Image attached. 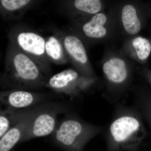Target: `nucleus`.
Listing matches in <instances>:
<instances>
[{
	"instance_id": "nucleus-1",
	"label": "nucleus",
	"mask_w": 151,
	"mask_h": 151,
	"mask_svg": "<svg viewBox=\"0 0 151 151\" xmlns=\"http://www.w3.org/2000/svg\"><path fill=\"white\" fill-rule=\"evenodd\" d=\"M144 122L134 106L116 104L112 120L103 132L105 151H140L149 134Z\"/></svg>"
},
{
	"instance_id": "nucleus-2",
	"label": "nucleus",
	"mask_w": 151,
	"mask_h": 151,
	"mask_svg": "<svg viewBox=\"0 0 151 151\" xmlns=\"http://www.w3.org/2000/svg\"><path fill=\"white\" fill-rule=\"evenodd\" d=\"M103 126L89 125L78 119L63 122L56 133L57 140L71 151H82L86 143L104 132Z\"/></svg>"
},
{
	"instance_id": "nucleus-3",
	"label": "nucleus",
	"mask_w": 151,
	"mask_h": 151,
	"mask_svg": "<svg viewBox=\"0 0 151 151\" xmlns=\"http://www.w3.org/2000/svg\"><path fill=\"white\" fill-rule=\"evenodd\" d=\"M13 63L17 74L23 80L33 81L38 76L39 71L36 65L23 53L16 55L14 58Z\"/></svg>"
},
{
	"instance_id": "nucleus-4",
	"label": "nucleus",
	"mask_w": 151,
	"mask_h": 151,
	"mask_svg": "<svg viewBox=\"0 0 151 151\" xmlns=\"http://www.w3.org/2000/svg\"><path fill=\"white\" fill-rule=\"evenodd\" d=\"M19 46L25 51L35 55L43 54L45 51V41L42 37L33 32H22L18 36Z\"/></svg>"
},
{
	"instance_id": "nucleus-5",
	"label": "nucleus",
	"mask_w": 151,
	"mask_h": 151,
	"mask_svg": "<svg viewBox=\"0 0 151 151\" xmlns=\"http://www.w3.org/2000/svg\"><path fill=\"white\" fill-rule=\"evenodd\" d=\"M133 106L140 112L148 125L151 134V90L142 88L135 92Z\"/></svg>"
},
{
	"instance_id": "nucleus-6",
	"label": "nucleus",
	"mask_w": 151,
	"mask_h": 151,
	"mask_svg": "<svg viewBox=\"0 0 151 151\" xmlns=\"http://www.w3.org/2000/svg\"><path fill=\"white\" fill-rule=\"evenodd\" d=\"M106 15L98 13L83 25L82 29L86 36L92 38H102L105 36L107 31L105 27L107 22Z\"/></svg>"
},
{
	"instance_id": "nucleus-7",
	"label": "nucleus",
	"mask_w": 151,
	"mask_h": 151,
	"mask_svg": "<svg viewBox=\"0 0 151 151\" xmlns=\"http://www.w3.org/2000/svg\"><path fill=\"white\" fill-rule=\"evenodd\" d=\"M122 19L125 30L129 34L134 35L140 31L142 24L134 6L126 5L123 8Z\"/></svg>"
},
{
	"instance_id": "nucleus-8",
	"label": "nucleus",
	"mask_w": 151,
	"mask_h": 151,
	"mask_svg": "<svg viewBox=\"0 0 151 151\" xmlns=\"http://www.w3.org/2000/svg\"><path fill=\"white\" fill-rule=\"evenodd\" d=\"M64 45L68 53L77 62L81 64L87 62L86 50L78 38L74 36H67L64 39Z\"/></svg>"
},
{
	"instance_id": "nucleus-9",
	"label": "nucleus",
	"mask_w": 151,
	"mask_h": 151,
	"mask_svg": "<svg viewBox=\"0 0 151 151\" xmlns=\"http://www.w3.org/2000/svg\"><path fill=\"white\" fill-rule=\"evenodd\" d=\"M55 124V119L51 115L47 113L40 114L34 122L32 134L36 137L47 136L54 130Z\"/></svg>"
},
{
	"instance_id": "nucleus-10",
	"label": "nucleus",
	"mask_w": 151,
	"mask_h": 151,
	"mask_svg": "<svg viewBox=\"0 0 151 151\" xmlns=\"http://www.w3.org/2000/svg\"><path fill=\"white\" fill-rule=\"evenodd\" d=\"M78 74L76 70L68 69L52 76L49 81L50 86L54 89H61L78 78Z\"/></svg>"
},
{
	"instance_id": "nucleus-11",
	"label": "nucleus",
	"mask_w": 151,
	"mask_h": 151,
	"mask_svg": "<svg viewBox=\"0 0 151 151\" xmlns=\"http://www.w3.org/2000/svg\"><path fill=\"white\" fill-rule=\"evenodd\" d=\"M33 100V96L30 93L22 91L12 92L7 99L9 105L16 108H22L29 106L32 103Z\"/></svg>"
},
{
	"instance_id": "nucleus-12",
	"label": "nucleus",
	"mask_w": 151,
	"mask_h": 151,
	"mask_svg": "<svg viewBox=\"0 0 151 151\" xmlns=\"http://www.w3.org/2000/svg\"><path fill=\"white\" fill-rule=\"evenodd\" d=\"M21 135L19 127H13L8 130L0 140V151L10 150L19 140Z\"/></svg>"
},
{
	"instance_id": "nucleus-13",
	"label": "nucleus",
	"mask_w": 151,
	"mask_h": 151,
	"mask_svg": "<svg viewBox=\"0 0 151 151\" xmlns=\"http://www.w3.org/2000/svg\"><path fill=\"white\" fill-rule=\"evenodd\" d=\"M138 59L145 62L148 59L151 53V41L142 37L135 38L132 42Z\"/></svg>"
},
{
	"instance_id": "nucleus-14",
	"label": "nucleus",
	"mask_w": 151,
	"mask_h": 151,
	"mask_svg": "<svg viewBox=\"0 0 151 151\" xmlns=\"http://www.w3.org/2000/svg\"><path fill=\"white\" fill-rule=\"evenodd\" d=\"M74 4L78 10L94 14L98 13L102 7V3L99 0H76Z\"/></svg>"
},
{
	"instance_id": "nucleus-15",
	"label": "nucleus",
	"mask_w": 151,
	"mask_h": 151,
	"mask_svg": "<svg viewBox=\"0 0 151 151\" xmlns=\"http://www.w3.org/2000/svg\"><path fill=\"white\" fill-rule=\"evenodd\" d=\"M47 54L55 60L60 59L62 56V49L59 41L54 37H51L45 43Z\"/></svg>"
},
{
	"instance_id": "nucleus-16",
	"label": "nucleus",
	"mask_w": 151,
	"mask_h": 151,
	"mask_svg": "<svg viewBox=\"0 0 151 151\" xmlns=\"http://www.w3.org/2000/svg\"><path fill=\"white\" fill-rule=\"evenodd\" d=\"M29 0H1L3 7L8 11H15L21 8L28 4Z\"/></svg>"
},
{
	"instance_id": "nucleus-17",
	"label": "nucleus",
	"mask_w": 151,
	"mask_h": 151,
	"mask_svg": "<svg viewBox=\"0 0 151 151\" xmlns=\"http://www.w3.org/2000/svg\"><path fill=\"white\" fill-rule=\"evenodd\" d=\"M9 127V119L5 116H0V137L1 138L8 131Z\"/></svg>"
},
{
	"instance_id": "nucleus-18",
	"label": "nucleus",
	"mask_w": 151,
	"mask_h": 151,
	"mask_svg": "<svg viewBox=\"0 0 151 151\" xmlns=\"http://www.w3.org/2000/svg\"><path fill=\"white\" fill-rule=\"evenodd\" d=\"M142 74L151 88V70L147 68H145Z\"/></svg>"
}]
</instances>
